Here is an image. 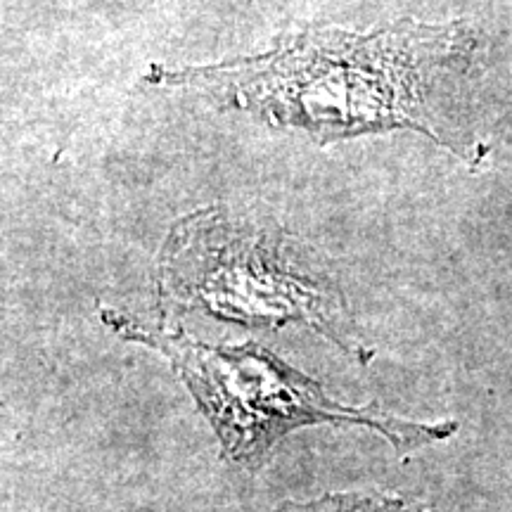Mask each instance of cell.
<instances>
[{
	"label": "cell",
	"mask_w": 512,
	"mask_h": 512,
	"mask_svg": "<svg viewBox=\"0 0 512 512\" xmlns=\"http://www.w3.org/2000/svg\"><path fill=\"white\" fill-rule=\"evenodd\" d=\"M415 501L384 494H325L313 501H287L273 512H413Z\"/></svg>",
	"instance_id": "obj_4"
},
{
	"label": "cell",
	"mask_w": 512,
	"mask_h": 512,
	"mask_svg": "<svg viewBox=\"0 0 512 512\" xmlns=\"http://www.w3.org/2000/svg\"><path fill=\"white\" fill-rule=\"evenodd\" d=\"M465 50V34L451 27L406 22L368 36L311 29L266 55L152 67L147 81L195 88L221 107L299 128L318 145L392 128H415L439 143L427 119L432 86Z\"/></svg>",
	"instance_id": "obj_1"
},
{
	"label": "cell",
	"mask_w": 512,
	"mask_h": 512,
	"mask_svg": "<svg viewBox=\"0 0 512 512\" xmlns=\"http://www.w3.org/2000/svg\"><path fill=\"white\" fill-rule=\"evenodd\" d=\"M413 512H434V508L432 505H427V503H415V510Z\"/></svg>",
	"instance_id": "obj_5"
},
{
	"label": "cell",
	"mask_w": 512,
	"mask_h": 512,
	"mask_svg": "<svg viewBox=\"0 0 512 512\" xmlns=\"http://www.w3.org/2000/svg\"><path fill=\"white\" fill-rule=\"evenodd\" d=\"M159 302L166 313L200 309L249 328L302 323L358 361L373 358L337 287L294 268L287 235L219 209L195 211L171 230L159 256Z\"/></svg>",
	"instance_id": "obj_3"
},
{
	"label": "cell",
	"mask_w": 512,
	"mask_h": 512,
	"mask_svg": "<svg viewBox=\"0 0 512 512\" xmlns=\"http://www.w3.org/2000/svg\"><path fill=\"white\" fill-rule=\"evenodd\" d=\"M102 320L126 342L159 351L190 389L221 441L223 456L256 472L287 434L309 425H363L382 434L396 453L444 441L456 422H415L387 413L377 403L344 406L313 377L287 366L271 351L247 342L211 347L183 330H150L124 313L102 309Z\"/></svg>",
	"instance_id": "obj_2"
}]
</instances>
